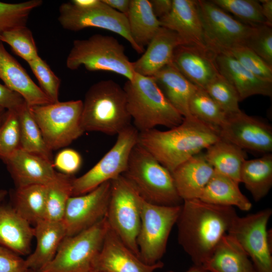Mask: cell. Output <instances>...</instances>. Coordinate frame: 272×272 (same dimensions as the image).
<instances>
[{"label": "cell", "instance_id": "25", "mask_svg": "<svg viewBox=\"0 0 272 272\" xmlns=\"http://www.w3.org/2000/svg\"><path fill=\"white\" fill-rule=\"evenodd\" d=\"M34 228L11 205H0V245L19 255L29 254Z\"/></svg>", "mask_w": 272, "mask_h": 272}, {"label": "cell", "instance_id": "32", "mask_svg": "<svg viewBox=\"0 0 272 272\" xmlns=\"http://www.w3.org/2000/svg\"><path fill=\"white\" fill-rule=\"evenodd\" d=\"M240 183L244 184L255 201L264 198L272 186V154L246 159L241 169Z\"/></svg>", "mask_w": 272, "mask_h": 272}, {"label": "cell", "instance_id": "15", "mask_svg": "<svg viewBox=\"0 0 272 272\" xmlns=\"http://www.w3.org/2000/svg\"><path fill=\"white\" fill-rule=\"evenodd\" d=\"M220 137L243 150L264 154L272 152V128L265 121L241 110L227 115Z\"/></svg>", "mask_w": 272, "mask_h": 272}, {"label": "cell", "instance_id": "10", "mask_svg": "<svg viewBox=\"0 0 272 272\" xmlns=\"http://www.w3.org/2000/svg\"><path fill=\"white\" fill-rule=\"evenodd\" d=\"M139 199V194L122 175L111 181L106 218L110 229L139 257L137 237L141 222Z\"/></svg>", "mask_w": 272, "mask_h": 272}, {"label": "cell", "instance_id": "31", "mask_svg": "<svg viewBox=\"0 0 272 272\" xmlns=\"http://www.w3.org/2000/svg\"><path fill=\"white\" fill-rule=\"evenodd\" d=\"M126 17L133 41L144 49V46L148 45L161 27L150 1L130 0Z\"/></svg>", "mask_w": 272, "mask_h": 272}, {"label": "cell", "instance_id": "33", "mask_svg": "<svg viewBox=\"0 0 272 272\" xmlns=\"http://www.w3.org/2000/svg\"><path fill=\"white\" fill-rule=\"evenodd\" d=\"M46 185L34 184L17 187L12 194V207L30 224L44 220Z\"/></svg>", "mask_w": 272, "mask_h": 272}, {"label": "cell", "instance_id": "13", "mask_svg": "<svg viewBox=\"0 0 272 272\" xmlns=\"http://www.w3.org/2000/svg\"><path fill=\"white\" fill-rule=\"evenodd\" d=\"M272 210L266 208L244 217L237 216L228 234L241 246L256 272H272L271 248L267 224Z\"/></svg>", "mask_w": 272, "mask_h": 272}, {"label": "cell", "instance_id": "38", "mask_svg": "<svg viewBox=\"0 0 272 272\" xmlns=\"http://www.w3.org/2000/svg\"><path fill=\"white\" fill-rule=\"evenodd\" d=\"M204 90L227 115L240 111L238 94L233 85L220 74Z\"/></svg>", "mask_w": 272, "mask_h": 272}, {"label": "cell", "instance_id": "4", "mask_svg": "<svg viewBox=\"0 0 272 272\" xmlns=\"http://www.w3.org/2000/svg\"><path fill=\"white\" fill-rule=\"evenodd\" d=\"M123 88L128 112L139 132L159 125L171 128L182 122L184 117L167 100L153 77L136 74Z\"/></svg>", "mask_w": 272, "mask_h": 272}, {"label": "cell", "instance_id": "54", "mask_svg": "<svg viewBox=\"0 0 272 272\" xmlns=\"http://www.w3.org/2000/svg\"><path fill=\"white\" fill-rule=\"evenodd\" d=\"M7 192L6 190L0 189V202L4 199L5 197L7 195Z\"/></svg>", "mask_w": 272, "mask_h": 272}, {"label": "cell", "instance_id": "2", "mask_svg": "<svg viewBox=\"0 0 272 272\" xmlns=\"http://www.w3.org/2000/svg\"><path fill=\"white\" fill-rule=\"evenodd\" d=\"M220 139L219 129L191 115L167 130L139 132L138 143L171 173Z\"/></svg>", "mask_w": 272, "mask_h": 272}, {"label": "cell", "instance_id": "21", "mask_svg": "<svg viewBox=\"0 0 272 272\" xmlns=\"http://www.w3.org/2000/svg\"><path fill=\"white\" fill-rule=\"evenodd\" d=\"M0 79L5 86L21 95L29 107L52 103L1 41Z\"/></svg>", "mask_w": 272, "mask_h": 272}, {"label": "cell", "instance_id": "52", "mask_svg": "<svg viewBox=\"0 0 272 272\" xmlns=\"http://www.w3.org/2000/svg\"><path fill=\"white\" fill-rule=\"evenodd\" d=\"M167 272H175L170 270ZM184 272H209L202 265L193 264L187 270Z\"/></svg>", "mask_w": 272, "mask_h": 272}, {"label": "cell", "instance_id": "12", "mask_svg": "<svg viewBox=\"0 0 272 272\" xmlns=\"http://www.w3.org/2000/svg\"><path fill=\"white\" fill-rule=\"evenodd\" d=\"M139 131L132 125L117 134L112 147L92 168L74 178L72 196L86 194L125 172L131 152L138 143Z\"/></svg>", "mask_w": 272, "mask_h": 272}, {"label": "cell", "instance_id": "17", "mask_svg": "<svg viewBox=\"0 0 272 272\" xmlns=\"http://www.w3.org/2000/svg\"><path fill=\"white\" fill-rule=\"evenodd\" d=\"M163 266L164 263L161 261L153 264L143 262L109 227L101 251L93 263L92 270L106 272H154Z\"/></svg>", "mask_w": 272, "mask_h": 272}, {"label": "cell", "instance_id": "14", "mask_svg": "<svg viewBox=\"0 0 272 272\" xmlns=\"http://www.w3.org/2000/svg\"><path fill=\"white\" fill-rule=\"evenodd\" d=\"M102 2L99 7L88 10L77 9L70 2L63 3L59 7L58 21L63 29L69 31L95 27L113 32L125 39L138 53H143L144 49L131 36L127 17Z\"/></svg>", "mask_w": 272, "mask_h": 272}, {"label": "cell", "instance_id": "41", "mask_svg": "<svg viewBox=\"0 0 272 272\" xmlns=\"http://www.w3.org/2000/svg\"><path fill=\"white\" fill-rule=\"evenodd\" d=\"M20 148V127L18 115L7 111L0 125V158L5 160Z\"/></svg>", "mask_w": 272, "mask_h": 272}, {"label": "cell", "instance_id": "29", "mask_svg": "<svg viewBox=\"0 0 272 272\" xmlns=\"http://www.w3.org/2000/svg\"><path fill=\"white\" fill-rule=\"evenodd\" d=\"M239 184L231 178L215 172L198 199L211 204L236 207L242 211H249L252 203L242 193Z\"/></svg>", "mask_w": 272, "mask_h": 272}, {"label": "cell", "instance_id": "46", "mask_svg": "<svg viewBox=\"0 0 272 272\" xmlns=\"http://www.w3.org/2000/svg\"><path fill=\"white\" fill-rule=\"evenodd\" d=\"M28 270L25 260L0 245V272H27Z\"/></svg>", "mask_w": 272, "mask_h": 272}, {"label": "cell", "instance_id": "39", "mask_svg": "<svg viewBox=\"0 0 272 272\" xmlns=\"http://www.w3.org/2000/svg\"><path fill=\"white\" fill-rule=\"evenodd\" d=\"M0 41L7 43L27 63L39 56L33 34L27 26L4 32L0 36Z\"/></svg>", "mask_w": 272, "mask_h": 272}, {"label": "cell", "instance_id": "30", "mask_svg": "<svg viewBox=\"0 0 272 272\" xmlns=\"http://www.w3.org/2000/svg\"><path fill=\"white\" fill-rule=\"evenodd\" d=\"M206 150V159L216 172L240 183L241 169L247 158L244 150L221 138Z\"/></svg>", "mask_w": 272, "mask_h": 272}, {"label": "cell", "instance_id": "7", "mask_svg": "<svg viewBox=\"0 0 272 272\" xmlns=\"http://www.w3.org/2000/svg\"><path fill=\"white\" fill-rule=\"evenodd\" d=\"M109 226L105 217L93 226L65 236L54 258L38 272H89L102 248Z\"/></svg>", "mask_w": 272, "mask_h": 272}, {"label": "cell", "instance_id": "49", "mask_svg": "<svg viewBox=\"0 0 272 272\" xmlns=\"http://www.w3.org/2000/svg\"><path fill=\"white\" fill-rule=\"evenodd\" d=\"M102 1L111 8L126 16L129 10L130 0H102Z\"/></svg>", "mask_w": 272, "mask_h": 272}, {"label": "cell", "instance_id": "42", "mask_svg": "<svg viewBox=\"0 0 272 272\" xmlns=\"http://www.w3.org/2000/svg\"><path fill=\"white\" fill-rule=\"evenodd\" d=\"M256 76L272 82V67L246 46H239L226 52Z\"/></svg>", "mask_w": 272, "mask_h": 272}, {"label": "cell", "instance_id": "43", "mask_svg": "<svg viewBox=\"0 0 272 272\" xmlns=\"http://www.w3.org/2000/svg\"><path fill=\"white\" fill-rule=\"evenodd\" d=\"M28 63L44 93L52 103L58 102L60 79L39 56Z\"/></svg>", "mask_w": 272, "mask_h": 272}, {"label": "cell", "instance_id": "51", "mask_svg": "<svg viewBox=\"0 0 272 272\" xmlns=\"http://www.w3.org/2000/svg\"><path fill=\"white\" fill-rule=\"evenodd\" d=\"M261 7L262 14L265 20L266 25L271 27L272 26V1L260 0L259 1Z\"/></svg>", "mask_w": 272, "mask_h": 272}, {"label": "cell", "instance_id": "37", "mask_svg": "<svg viewBox=\"0 0 272 272\" xmlns=\"http://www.w3.org/2000/svg\"><path fill=\"white\" fill-rule=\"evenodd\" d=\"M43 4L42 0L18 3L0 2V36L5 32L26 26L31 12Z\"/></svg>", "mask_w": 272, "mask_h": 272}, {"label": "cell", "instance_id": "5", "mask_svg": "<svg viewBox=\"0 0 272 272\" xmlns=\"http://www.w3.org/2000/svg\"><path fill=\"white\" fill-rule=\"evenodd\" d=\"M122 175L150 203L175 206L183 202L171 173L138 143L133 148Z\"/></svg>", "mask_w": 272, "mask_h": 272}, {"label": "cell", "instance_id": "16", "mask_svg": "<svg viewBox=\"0 0 272 272\" xmlns=\"http://www.w3.org/2000/svg\"><path fill=\"white\" fill-rule=\"evenodd\" d=\"M110 189L108 181L86 194L70 197L62 220L66 236L78 234L106 217Z\"/></svg>", "mask_w": 272, "mask_h": 272}, {"label": "cell", "instance_id": "9", "mask_svg": "<svg viewBox=\"0 0 272 272\" xmlns=\"http://www.w3.org/2000/svg\"><path fill=\"white\" fill-rule=\"evenodd\" d=\"M141 215L137 237L139 257L145 263L153 264L165 253L168 240L179 215L180 206H167L150 203L140 196Z\"/></svg>", "mask_w": 272, "mask_h": 272}, {"label": "cell", "instance_id": "8", "mask_svg": "<svg viewBox=\"0 0 272 272\" xmlns=\"http://www.w3.org/2000/svg\"><path fill=\"white\" fill-rule=\"evenodd\" d=\"M29 107L45 143L52 151L69 146L85 132L81 124L83 101L81 100Z\"/></svg>", "mask_w": 272, "mask_h": 272}, {"label": "cell", "instance_id": "1", "mask_svg": "<svg viewBox=\"0 0 272 272\" xmlns=\"http://www.w3.org/2000/svg\"><path fill=\"white\" fill-rule=\"evenodd\" d=\"M232 207L184 200L176 224L179 245L193 264L203 265L237 216Z\"/></svg>", "mask_w": 272, "mask_h": 272}, {"label": "cell", "instance_id": "20", "mask_svg": "<svg viewBox=\"0 0 272 272\" xmlns=\"http://www.w3.org/2000/svg\"><path fill=\"white\" fill-rule=\"evenodd\" d=\"M3 161L17 187L34 184L47 185L57 174L52 162L21 148Z\"/></svg>", "mask_w": 272, "mask_h": 272}, {"label": "cell", "instance_id": "19", "mask_svg": "<svg viewBox=\"0 0 272 272\" xmlns=\"http://www.w3.org/2000/svg\"><path fill=\"white\" fill-rule=\"evenodd\" d=\"M159 20L161 26L175 32L183 44L207 47L197 1L173 0L170 12Z\"/></svg>", "mask_w": 272, "mask_h": 272}, {"label": "cell", "instance_id": "22", "mask_svg": "<svg viewBox=\"0 0 272 272\" xmlns=\"http://www.w3.org/2000/svg\"><path fill=\"white\" fill-rule=\"evenodd\" d=\"M182 44L181 39L175 32L161 27L147 45L143 54L132 62L134 72L143 76L152 77L172 62L175 48Z\"/></svg>", "mask_w": 272, "mask_h": 272}, {"label": "cell", "instance_id": "55", "mask_svg": "<svg viewBox=\"0 0 272 272\" xmlns=\"http://www.w3.org/2000/svg\"><path fill=\"white\" fill-rule=\"evenodd\" d=\"M89 272H106L103 270H92Z\"/></svg>", "mask_w": 272, "mask_h": 272}, {"label": "cell", "instance_id": "6", "mask_svg": "<svg viewBox=\"0 0 272 272\" xmlns=\"http://www.w3.org/2000/svg\"><path fill=\"white\" fill-rule=\"evenodd\" d=\"M82 66L89 71L113 72L128 81L133 80L136 75L124 46L115 37L100 34L73 41L66 66L76 70Z\"/></svg>", "mask_w": 272, "mask_h": 272}, {"label": "cell", "instance_id": "27", "mask_svg": "<svg viewBox=\"0 0 272 272\" xmlns=\"http://www.w3.org/2000/svg\"><path fill=\"white\" fill-rule=\"evenodd\" d=\"M171 104L183 117L191 116L190 99L198 88L188 80L171 62L152 76Z\"/></svg>", "mask_w": 272, "mask_h": 272}, {"label": "cell", "instance_id": "56", "mask_svg": "<svg viewBox=\"0 0 272 272\" xmlns=\"http://www.w3.org/2000/svg\"><path fill=\"white\" fill-rule=\"evenodd\" d=\"M27 272H35V271H34L33 270H32L28 269Z\"/></svg>", "mask_w": 272, "mask_h": 272}, {"label": "cell", "instance_id": "45", "mask_svg": "<svg viewBox=\"0 0 272 272\" xmlns=\"http://www.w3.org/2000/svg\"><path fill=\"white\" fill-rule=\"evenodd\" d=\"M82 164V158L76 151L66 149L59 152L56 156L53 167H56L62 173L72 175L76 173L80 168Z\"/></svg>", "mask_w": 272, "mask_h": 272}, {"label": "cell", "instance_id": "24", "mask_svg": "<svg viewBox=\"0 0 272 272\" xmlns=\"http://www.w3.org/2000/svg\"><path fill=\"white\" fill-rule=\"evenodd\" d=\"M216 62L220 74L235 88L240 101L256 95L271 97L272 82L256 76L230 54H217Z\"/></svg>", "mask_w": 272, "mask_h": 272}, {"label": "cell", "instance_id": "28", "mask_svg": "<svg viewBox=\"0 0 272 272\" xmlns=\"http://www.w3.org/2000/svg\"><path fill=\"white\" fill-rule=\"evenodd\" d=\"M202 265L209 272H256L246 252L228 234L222 238Z\"/></svg>", "mask_w": 272, "mask_h": 272}, {"label": "cell", "instance_id": "40", "mask_svg": "<svg viewBox=\"0 0 272 272\" xmlns=\"http://www.w3.org/2000/svg\"><path fill=\"white\" fill-rule=\"evenodd\" d=\"M211 1L224 11L232 13L246 22V24L252 26L266 25L259 1L212 0Z\"/></svg>", "mask_w": 272, "mask_h": 272}, {"label": "cell", "instance_id": "26", "mask_svg": "<svg viewBox=\"0 0 272 272\" xmlns=\"http://www.w3.org/2000/svg\"><path fill=\"white\" fill-rule=\"evenodd\" d=\"M66 236V229L62 221L43 220L34 228V237L36 247L33 253L25 260L28 269L38 272L54 257L58 247Z\"/></svg>", "mask_w": 272, "mask_h": 272}, {"label": "cell", "instance_id": "11", "mask_svg": "<svg viewBox=\"0 0 272 272\" xmlns=\"http://www.w3.org/2000/svg\"><path fill=\"white\" fill-rule=\"evenodd\" d=\"M206 46L216 55L245 46L254 26L235 19L211 1H197Z\"/></svg>", "mask_w": 272, "mask_h": 272}, {"label": "cell", "instance_id": "34", "mask_svg": "<svg viewBox=\"0 0 272 272\" xmlns=\"http://www.w3.org/2000/svg\"><path fill=\"white\" fill-rule=\"evenodd\" d=\"M74 177L58 173L55 178L46 185L44 220L62 221L69 199L72 196Z\"/></svg>", "mask_w": 272, "mask_h": 272}, {"label": "cell", "instance_id": "35", "mask_svg": "<svg viewBox=\"0 0 272 272\" xmlns=\"http://www.w3.org/2000/svg\"><path fill=\"white\" fill-rule=\"evenodd\" d=\"M17 114L20 127V148L53 163L52 151L45 143L29 106L26 105Z\"/></svg>", "mask_w": 272, "mask_h": 272}, {"label": "cell", "instance_id": "50", "mask_svg": "<svg viewBox=\"0 0 272 272\" xmlns=\"http://www.w3.org/2000/svg\"><path fill=\"white\" fill-rule=\"evenodd\" d=\"M70 2L75 7L81 10L93 9L103 4L102 0H73Z\"/></svg>", "mask_w": 272, "mask_h": 272}, {"label": "cell", "instance_id": "48", "mask_svg": "<svg viewBox=\"0 0 272 272\" xmlns=\"http://www.w3.org/2000/svg\"><path fill=\"white\" fill-rule=\"evenodd\" d=\"M150 2L154 14L158 19L167 15L172 7L173 0H151Z\"/></svg>", "mask_w": 272, "mask_h": 272}, {"label": "cell", "instance_id": "3", "mask_svg": "<svg viewBox=\"0 0 272 272\" xmlns=\"http://www.w3.org/2000/svg\"><path fill=\"white\" fill-rule=\"evenodd\" d=\"M125 92L111 80H102L87 91L81 115L85 131H97L108 135L118 134L131 124Z\"/></svg>", "mask_w": 272, "mask_h": 272}, {"label": "cell", "instance_id": "36", "mask_svg": "<svg viewBox=\"0 0 272 272\" xmlns=\"http://www.w3.org/2000/svg\"><path fill=\"white\" fill-rule=\"evenodd\" d=\"M189 109L191 115L218 129L227 117L215 101L204 89L199 88H197L190 99Z\"/></svg>", "mask_w": 272, "mask_h": 272}, {"label": "cell", "instance_id": "44", "mask_svg": "<svg viewBox=\"0 0 272 272\" xmlns=\"http://www.w3.org/2000/svg\"><path fill=\"white\" fill-rule=\"evenodd\" d=\"M245 46L272 67L271 27L265 24L254 26Z\"/></svg>", "mask_w": 272, "mask_h": 272}, {"label": "cell", "instance_id": "23", "mask_svg": "<svg viewBox=\"0 0 272 272\" xmlns=\"http://www.w3.org/2000/svg\"><path fill=\"white\" fill-rule=\"evenodd\" d=\"M204 153H199L179 165L172 172L175 186L182 200L199 198L215 173Z\"/></svg>", "mask_w": 272, "mask_h": 272}, {"label": "cell", "instance_id": "47", "mask_svg": "<svg viewBox=\"0 0 272 272\" xmlns=\"http://www.w3.org/2000/svg\"><path fill=\"white\" fill-rule=\"evenodd\" d=\"M27 104L21 95L0 84V107L18 113Z\"/></svg>", "mask_w": 272, "mask_h": 272}, {"label": "cell", "instance_id": "18", "mask_svg": "<svg viewBox=\"0 0 272 272\" xmlns=\"http://www.w3.org/2000/svg\"><path fill=\"white\" fill-rule=\"evenodd\" d=\"M216 56L207 47L182 44L175 48L172 62L191 83L204 89L220 74Z\"/></svg>", "mask_w": 272, "mask_h": 272}, {"label": "cell", "instance_id": "53", "mask_svg": "<svg viewBox=\"0 0 272 272\" xmlns=\"http://www.w3.org/2000/svg\"><path fill=\"white\" fill-rule=\"evenodd\" d=\"M7 111L6 109L0 107V125L5 118Z\"/></svg>", "mask_w": 272, "mask_h": 272}]
</instances>
